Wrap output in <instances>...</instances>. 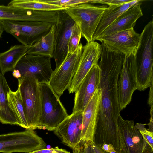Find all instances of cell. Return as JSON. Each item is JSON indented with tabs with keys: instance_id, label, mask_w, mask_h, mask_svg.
Masks as SVG:
<instances>
[{
	"instance_id": "6da1fadb",
	"label": "cell",
	"mask_w": 153,
	"mask_h": 153,
	"mask_svg": "<svg viewBox=\"0 0 153 153\" xmlns=\"http://www.w3.org/2000/svg\"><path fill=\"white\" fill-rule=\"evenodd\" d=\"M99 86V108L95 133L105 138L118 133V119L121 111L118 93V82L125 55L111 51L103 43L101 45Z\"/></svg>"
},
{
	"instance_id": "7a4b0ae2",
	"label": "cell",
	"mask_w": 153,
	"mask_h": 153,
	"mask_svg": "<svg viewBox=\"0 0 153 153\" xmlns=\"http://www.w3.org/2000/svg\"><path fill=\"white\" fill-rule=\"evenodd\" d=\"M153 21L150 20L140 34V40L135 56V77L137 90L143 91L149 87L153 79Z\"/></svg>"
},
{
	"instance_id": "3957f363",
	"label": "cell",
	"mask_w": 153,
	"mask_h": 153,
	"mask_svg": "<svg viewBox=\"0 0 153 153\" xmlns=\"http://www.w3.org/2000/svg\"><path fill=\"white\" fill-rule=\"evenodd\" d=\"M39 86L41 111L37 129L53 131L69 115L49 83H39Z\"/></svg>"
},
{
	"instance_id": "277c9868",
	"label": "cell",
	"mask_w": 153,
	"mask_h": 153,
	"mask_svg": "<svg viewBox=\"0 0 153 153\" xmlns=\"http://www.w3.org/2000/svg\"><path fill=\"white\" fill-rule=\"evenodd\" d=\"M108 6L82 3L64 9L79 28L82 36L87 42L92 41L93 35Z\"/></svg>"
},
{
	"instance_id": "5b68a950",
	"label": "cell",
	"mask_w": 153,
	"mask_h": 153,
	"mask_svg": "<svg viewBox=\"0 0 153 153\" xmlns=\"http://www.w3.org/2000/svg\"><path fill=\"white\" fill-rule=\"evenodd\" d=\"M4 31L22 44L32 46L50 31L52 23L42 22L1 20Z\"/></svg>"
},
{
	"instance_id": "8992f818",
	"label": "cell",
	"mask_w": 153,
	"mask_h": 153,
	"mask_svg": "<svg viewBox=\"0 0 153 153\" xmlns=\"http://www.w3.org/2000/svg\"><path fill=\"white\" fill-rule=\"evenodd\" d=\"M18 86L28 129H37L41 111L39 83L33 78L25 76Z\"/></svg>"
},
{
	"instance_id": "52a82bcc",
	"label": "cell",
	"mask_w": 153,
	"mask_h": 153,
	"mask_svg": "<svg viewBox=\"0 0 153 153\" xmlns=\"http://www.w3.org/2000/svg\"><path fill=\"white\" fill-rule=\"evenodd\" d=\"M46 145L34 130L26 129L0 135V152L3 153H30L45 149Z\"/></svg>"
},
{
	"instance_id": "ba28073f",
	"label": "cell",
	"mask_w": 153,
	"mask_h": 153,
	"mask_svg": "<svg viewBox=\"0 0 153 153\" xmlns=\"http://www.w3.org/2000/svg\"><path fill=\"white\" fill-rule=\"evenodd\" d=\"M83 46L80 43L72 53H67L62 64L53 71L49 84L59 97L70 88L76 72Z\"/></svg>"
},
{
	"instance_id": "9c48e42d",
	"label": "cell",
	"mask_w": 153,
	"mask_h": 153,
	"mask_svg": "<svg viewBox=\"0 0 153 153\" xmlns=\"http://www.w3.org/2000/svg\"><path fill=\"white\" fill-rule=\"evenodd\" d=\"M119 153H153V149L144 139L132 120L118 119Z\"/></svg>"
},
{
	"instance_id": "30bf717a",
	"label": "cell",
	"mask_w": 153,
	"mask_h": 153,
	"mask_svg": "<svg viewBox=\"0 0 153 153\" xmlns=\"http://www.w3.org/2000/svg\"><path fill=\"white\" fill-rule=\"evenodd\" d=\"M51 58L48 56L26 54L18 62L15 69L20 72L22 79L29 76L35 79L39 83H48L53 71L51 65Z\"/></svg>"
},
{
	"instance_id": "8fae6325",
	"label": "cell",
	"mask_w": 153,
	"mask_h": 153,
	"mask_svg": "<svg viewBox=\"0 0 153 153\" xmlns=\"http://www.w3.org/2000/svg\"><path fill=\"white\" fill-rule=\"evenodd\" d=\"M74 22L64 10L58 11V18L55 24L54 48L53 58L58 67L65 59L68 46Z\"/></svg>"
},
{
	"instance_id": "7c38bea8",
	"label": "cell",
	"mask_w": 153,
	"mask_h": 153,
	"mask_svg": "<svg viewBox=\"0 0 153 153\" xmlns=\"http://www.w3.org/2000/svg\"><path fill=\"white\" fill-rule=\"evenodd\" d=\"M111 51L124 54L126 57L135 56L140 40V34L134 28L121 31L97 38Z\"/></svg>"
},
{
	"instance_id": "4fadbf2b",
	"label": "cell",
	"mask_w": 153,
	"mask_h": 153,
	"mask_svg": "<svg viewBox=\"0 0 153 153\" xmlns=\"http://www.w3.org/2000/svg\"><path fill=\"white\" fill-rule=\"evenodd\" d=\"M135 70V56L125 57L118 82V98L121 111L130 103L134 92L137 90Z\"/></svg>"
},
{
	"instance_id": "5bb4252c",
	"label": "cell",
	"mask_w": 153,
	"mask_h": 153,
	"mask_svg": "<svg viewBox=\"0 0 153 153\" xmlns=\"http://www.w3.org/2000/svg\"><path fill=\"white\" fill-rule=\"evenodd\" d=\"M83 112L72 113L53 131L62 142L73 152L77 149L81 141Z\"/></svg>"
},
{
	"instance_id": "9a60e30c",
	"label": "cell",
	"mask_w": 153,
	"mask_h": 153,
	"mask_svg": "<svg viewBox=\"0 0 153 153\" xmlns=\"http://www.w3.org/2000/svg\"><path fill=\"white\" fill-rule=\"evenodd\" d=\"M101 51V45L95 41L87 42L83 46L76 71L68 89L69 93H75L92 67L98 64Z\"/></svg>"
},
{
	"instance_id": "2e32d148",
	"label": "cell",
	"mask_w": 153,
	"mask_h": 153,
	"mask_svg": "<svg viewBox=\"0 0 153 153\" xmlns=\"http://www.w3.org/2000/svg\"><path fill=\"white\" fill-rule=\"evenodd\" d=\"M100 69L98 64L91 68L75 92L72 113L83 112L95 92L99 88Z\"/></svg>"
},
{
	"instance_id": "e0dca14e",
	"label": "cell",
	"mask_w": 153,
	"mask_h": 153,
	"mask_svg": "<svg viewBox=\"0 0 153 153\" xmlns=\"http://www.w3.org/2000/svg\"><path fill=\"white\" fill-rule=\"evenodd\" d=\"M100 100L99 88L97 89L83 112L82 142H93Z\"/></svg>"
},
{
	"instance_id": "ac0fdd59",
	"label": "cell",
	"mask_w": 153,
	"mask_h": 153,
	"mask_svg": "<svg viewBox=\"0 0 153 153\" xmlns=\"http://www.w3.org/2000/svg\"><path fill=\"white\" fill-rule=\"evenodd\" d=\"M51 19L49 11L20 9L0 5V19L49 22Z\"/></svg>"
},
{
	"instance_id": "d6986e66",
	"label": "cell",
	"mask_w": 153,
	"mask_h": 153,
	"mask_svg": "<svg viewBox=\"0 0 153 153\" xmlns=\"http://www.w3.org/2000/svg\"><path fill=\"white\" fill-rule=\"evenodd\" d=\"M142 1L141 0L138 2L121 14L97 38L134 28L137 20L143 15L141 7Z\"/></svg>"
},
{
	"instance_id": "ffe728a7",
	"label": "cell",
	"mask_w": 153,
	"mask_h": 153,
	"mask_svg": "<svg viewBox=\"0 0 153 153\" xmlns=\"http://www.w3.org/2000/svg\"><path fill=\"white\" fill-rule=\"evenodd\" d=\"M141 0H132L121 5H111L104 13L93 36L95 41L102 33L113 23L121 14Z\"/></svg>"
},
{
	"instance_id": "44dd1931",
	"label": "cell",
	"mask_w": 153,
	"mask_h": 153,
	"mask_svg": "<svg viewBox=\"0 0 153 153\" xmlns=\"http://www.w3.org/2000/svg\"><path fill=\"white\" fill-rule=\"evenodd\" d=\"M10 89L4 75L0 71V121L3 124L21 126V123L8 105L7 94Z\"/></svg>"
},
{
	"instance_id": "7402d4cb",
	"label": "cell",
	"mask_w": 153,
	"mask_h": 153,
	"mask_svg": "<svg viewBox=\"0 0 153 153\" xmlns=\"http://www.w3.org/2000/svg\"><path fill=\"white\" fill-rule=\"evenodd\" d=\"M28 47L22 44L11 47L7 51L0 53V71L4 75L15 69L18 62L27 54Z\"/></svg>"
},
{
	"instance_id": "603a6c76",
	"label": "cell",
	"mask_w": 153,
	"mask_h": 153,
	"mask_svg": "<svg viewBox=\"0 0 153 153\" xmlns=\"http://www.w3.org/2000/svg\"><path fill=\"white\" fill-rule=\"evenodd\" d=\"M55 24L48 33L36 43L29 47L27 54L39 55L53 58Z\"/></svg>"
},
{
	"instance_id": "cb8c5ba5",
	"label": "cell",
	"mask_w": 153,
	"mask_h": 153,
	"mask_svg": "<svg viewBox=\"0 0 153 153\" xmlns=\"http://www.w3.org/2000/svg\"><path fill=\"white\" fill-rule=\"evenodd\" d=\"M7 5L20 9L46 11H57L65 8L44 2L41 0H13Z\"/></svg>"
},
{
	"instance_id": "d4e9b609",
	"label": "cell",
	"mask_w": 153,
	"mask_h": 153,
	"mask_svg": "<svg viewBox=\"0 0 153 153\" xmlns=\"http://www.w3.org/2000/svg\"><path fill=\"white\" fill-rule=\"evenodd\" d=\"M7 99L8 105L21 123V126L28 129L19 87L16 91L10 90L7 93Z\"/></svg>"
},
{
	"instance_id": "484cf974",
	"label": "cell",
	"mask_w": 153,
	"mask_h": 153,
	"mask_svg": "<svg viewBox=\"0 0 153 153\" xmlns=\"http://www.w3.org/2000/svg\"><path fill=\"white\" fill-rule=\"evenodd\" d=\"M81 37V31L78 26L75 23L68 45V53H72L77 49L80 44Z\"/></svg>"
},
{
	"instance_id": "4316f807",
	"label": "cell",
	"mask_w": 153,
	"mask_h": 153,
	"mask_svg": "<svg viewBox=\"0 0 153 153\" xmlns=\"http://www.w3.org/2000/svg\"><path fill=\"white\" fill-rule=\"evenodd\" d=\"M45 3L65 8H69L85 3H93L94 0H41Z\"/></svg>"
},
{
	"instance_id": "83f0119b",
	"label": "cell",
	"mask_w": 153,
	"mask_h": 153,
	"mask_svg": "<svg viewBox=\"0 0 153 153\" xmlns=\"http://www.w3.org/2000/svg\"><path fill=\"white\" fill-rule=\"evenodd\" d=\"M145 124L137 123L135 126L138 130L144 139L151 148L153 149V132L146 129L145 127Z\"/></svg>"
},
{
	"instance_id": "f1b7e54d",
	"label": "cell",
	"mask_w": 153,
	"mask_h": 153,
	"mask_svg": "<svg viewBox=\"0 0 153 153\" xmlns=\"http://www.w3.org/2000/svg\"><path fill=\"white\" fill-rule=\"evenodd\" d=\"M79 146L73 153H96L90 142H81Z\"/></svg>"
},
{
	"instance_id": "f546056e",
	"label": "cell",
	"mask_w": 153,
	"mask_h": 153,
	"mask_svg": "<svg viewBox=\"0 0 153 153\" xmlns=\"http://www.w3.org/2000/svg\"><path fill=\"white\" fill-rule=\"evenodd\" d=\"M132 0H101V4L111 5H121L131 1Z\"/></svg>"
},
{
	"instance_id": "4dcf8cb0",
	"label": "cell",
	"mask_w": 153,
	"mask_h": 153,
	"mask_svg": "<svg viewBox=\"0 0 153 153\" xmlns=\"http://www.w3.org/2000/svg\"><path fill=\"white\" fill-rule=\"evenodd\" d=\"M100 147L107 153H118L111 144L104 143Z\"/></svg>"
},
{
	"instance_id": "1f68e13d",
	"label": "cell",
	"mask_w": 153,
	"mask_h": 153,
	"mask_svg": "<svg viewBox=\"0 0 153 153\" xmlns=\"http://www.w3.org/2000/svg\"><path fill=\"white\" fill-rule=\"evenodd\" d=\"M149 94L148 103L150 106L153 105V79L152 80Z\"/></svg>"
},
{
	"instance_id": "d6a6232c",
	"label": "cell",
	"mask_w": 153,
	"mask_h": 153,
	"mask_svg": "<svg viewBox=\"0 0 153 153\" xmlns=\"http://www.w3.org/2000/svg\"><path fill=\"white\" fill-rule=\"evenodd\" d=\"M153 105L151 106L150 107V118L149 122L148 124L149 128L148 129L149 131L153 132Z\"/></svg>"
},
{
	"instance_id": "836d02e7",
	"label": "cell",
	"mask_w": 153,
	"mask_h": 153,
	"mask_svg": "<svg viewBox=\"0 0 153 153\" xmlns=\"http://www.w3.org/2000/svg\"><path fill=\"white\" fill-rule=\"evenodd\" d=\"M91 143L96 153H107L101 147L96 146L94 143L91 142Z\"/></svg>"
},
{
	"instance_id": "e575fe53",
	"label": "cell",
	"mask_w": 153,
	"mask_h": 153,
	"mask_svg": "<svg viewBox=\"0 0 153 153\" xmlns=\"http://www.w3.org/2000/svg\"><path fill=\"white\" fill-rule=\"evenodd\" d=\"M12 75L15 78L18 79L21 77V75L19 71L17 69H14L12 72Z\"/></svg>"
},
{
	"instance_id": "d590c367",
	"label": "cell",
	"mask_w": 153,
	"mask_h": 153,
	"mask_svg": "<svg viewBox=\"0 0 153 153\" xmlns=\"http://www.w3.org/2000/svg\"><path fill=\"white\" fill-rule=\"evenodd\" d=\"M4 31V30L2 25L1 20L0 19V38L1 37Z\"/></svg>"
},
{
	"instance_id": "8d00e7d4",
	"label": "cell",
	"mask_w": 153,
	"mask_h": 153,
	"mask_svg": "<svg viewBox=\"0 0 153 153\" xmlns=\"http://www.w3.org/2000/svg\"><path fill=\"white\" fill-rule=\"evenodd\" d=\"M53 153H70V152L69 151H68L64 149H62V150L58 152H54Z\"/></svg>"
}]
</instances>
